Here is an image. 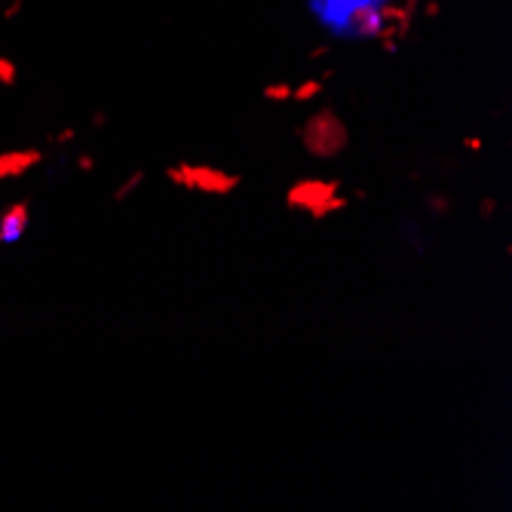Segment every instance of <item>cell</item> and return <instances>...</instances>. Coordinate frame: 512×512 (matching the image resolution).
<instances>
[{"mask_svg": "<svg viewBox=\"0 0 512 512\" xmlns=\"http://www.w3.org/2000/svg\"><path fill=\"white\" fill-rule=\"evenodd\" d=\"M25 224V215H22V209H16V215L4 224V227H0V240H13L16 237V230Z\"/></svg>", "mask_w": 512, "mask_h": 512, "instance_id": "cell-1", "label": "cell"}]
</instances>
